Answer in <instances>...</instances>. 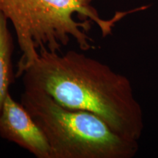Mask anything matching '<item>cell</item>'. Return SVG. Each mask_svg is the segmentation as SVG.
Instances as JSON below:
<instances>
[{
    "instance_id": "6da1fadb",
    "label": "cell",
    "mask_w": 158,
    "mask_h": 158,
    "mask_svg": "<svg viewBox=\"0 0 158 158\" xmlns=\"http://www.w3.org/2000/svg\"><path fill=\"white\" fill-rule=\"evenodd\" d=\"M24 87L43 91L71 109L100 116L118 135L138 141L143 111L127 77L76 51L44 52L23 73Z\"/></svg>"
},
{
    "instance_id": "7a4b0ae2",
    "label": "cell",
    "mask_w": 158,
    "mask_h": 158,
    "mask_svg": "<svg viewBox=\"0 0 158 158\" xmlns=\"http://www.w3.org/2000/svg\"><path fill=\"white\" fill-rule=\"evenodd\" d=\"M92 0H0V11L13 25L21 56L16 76L44 52H61L71 42L81 51L95 48L89 35L91 23H96L106 37L116 23L132 11L117 12L102 19Z\"/></svg>"
},
{
    "instance_id": "3957f363",
    "label": "cell",
    "mask_w": 158,
    "mask_h": 158,
    "mask_svg": "<svg viewBox=\"0 0 158 158\" xmlns=\"http://www.w3.org/2000/svg\"><path fill=\"white\" fill-rule=\"evenodd\" d=\"M21 103L44 134L51 158H131L138 141L118 135L100 116L64 107L43 91L24 87Z\"/></svg>"
},
{
    "instance_id": "277c9868",
    "label": "cell",
    "mask_w": 158,
    "mask_h": 158,
    "mask_svg": "<svg viewBox=\"0 0 158 158\" xmlns=\"http://www.w3.org/2000/svg\"><path fill=\"white\" fill-rule=\"evenodd\" d=\"M0 135L37 158H51L50 147L42 130L10 93L0 113Z\"/></svg>"
},
{
    "instance_id": "5b68a950",
    "label": "cell",
    "mask_w": 158,
    "mask_h": 158,
    "mask_svg": "<svg viewBox=\"0 0 158 158\" xmlns=\"http://www.w3.org/2000/svg\"><path fill=\"white\" fill-rule=\"evenodd\" d=\"M8 20L0 11V113L13 79L12 53L13 39L8 27Z\"/></svg>"
}]
</instances>
